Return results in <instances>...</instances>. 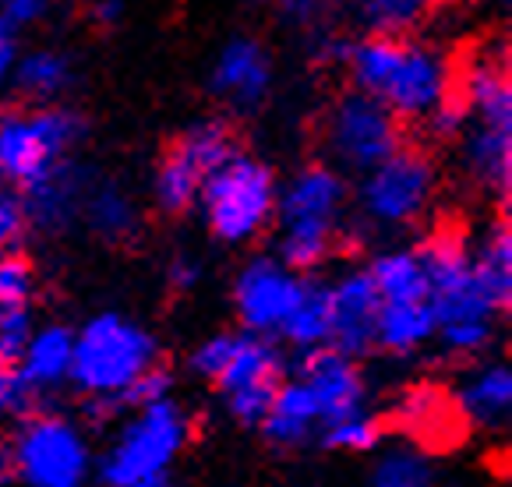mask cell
<instances>
[{"mask_svg":"<svg viewBox=\"0 0 512 487\" xmlns=\"http://www.w3.org/2000/svg\"><path fill=\"white\" fill-rule=\"evenodd\" d=\"M202 184H205V173L198 170L195 163H188V159L170 145L166 156L159 159L156 184H152V188H156V205L166 216H184V212L198 205Z\"/></svg>","mask_w":512,"mask_h":487,"instance_id":"obj_27","label":"cell"},{"mask_svg":"<svg viewBox=\"0 0 512 487\" xmlns=\"http://www.w3.org/2000/svg\"><path fill=\"white\" fill-rule=\"evenodd\" d=\"M435 191V163L428 152L407 149L392 152L385 163L368 170L361 184V205L375 223L403 226L424 212Z\"/></svg>","mask_w":512,"mask_h":487,"instance_id":"obj_8","label":"cell"},{"mask_svg":"<svg viewBox=\"0 0 512 487\" xmlns=\"http://www.w3.org/2000/svg\"><path fill=\"white\" fill-rule=\"evenodd\" d=\"M276 177L262 159L248 152H234L216 173L202 184L198 205L205 223L226 244H244L258 237L276 216Z\"/></svg>","mask_w":512,"mask_h":487,"instance_id":"obj_2","label":"cell"},{"mask_svg":"<svg viewBox=\"0 0 512 487\" xmlns=\"http://www.w3.org/2000/svg\"><path fill=\"white\" fill-rule=\"evenodd\" d=\"M230 346H234V336L230 332H223V336H212L205 339L202 346H198L195 353H191V371L202 378H209V382H216L219 371L226 368V357H230Z\"/></svg>","mask_w":512,"mask_h":487,"instance_id":"obj_37","label":"cell"},{"mask_svg":"<svg viewBox=\"0 0 512 487\" xmlns=\"http://www.w3.org/2000/svg\"><path fill=\"white\" fill-rule=\"evenodd\" d=\"M460 138H463V159H467L474 180L484 184L488 191H495L505 205L512 191V131L474 124Z\"/></svg>","mask_w":512,"mask_h":487,"instance_id":"obj_20","label":"cell"},{"mask_svg":"<svg viewBox=\"0 0 512 487\" xmlns=\"http://www.w3.org/2000/svg\"><path fill=\"white\" fill-rule=\"evenodd\" d=\"M25 223L29 219H25L22 198L0 191V251H15V244L25 233Z\"/></svg>","mask_w":512,"mask_h":487,"instance_id":"obj_38","label":"cell"},{"mask_svg":"<svg viewBox=\"0 0 512 487\" xmlns=\"http://www.w3.org/2000/svg\"><path fill=\"white\" fill-rule=\"evenodd\" d=\"M325 138L339 163L368 173L403 149V120L375 96L354 89L332 103Z\"/></svg>","mask_w":512,"mask_h":487,"instance_id":"obj_6","label":"cell"},{"mask_svg":"<svg viewBox=\"0 0 512 487\" xmlns=\"http://www.w3.org/2000/svg\"><path fill=\"white\" fill-rule=\"evenodd\" d=\"M53 0H0V18H8L15 29L22 25H32L50 11Z\"/></svg>","mask_w":512,"mask_h":487,"instance_id":"obj_41","label":"cell"},{"mask_svg":"<svg viewBox=\"0 0 512 487\" xmlns=\"http://www.w3.org/2000/svg\"><path fill=\"white\" fill-rule=\"evenodd\" d=\"M85 138V117L64 106L0 117V173L29 188L46 170L64 163Z\"/></svg>","mask_w":512,"mask_h":487,"instance_id":"obj_3","label":"cell"},{"mask_svg":"<svg viewBox=\"0 0 512 487\" xmlns=\"http://www.w3.org/2000/svg\"><path fill=\"white\" fill-rule=\"evenodd\" d=\"M368 487H438V477L417 449H392L375 463Z\"/></svg>","mask_w":512,"mask_h":487,"instance_id":"obj_30","label":"cell"},{"mask_svg":"<svg viewBox=\"0 0 512 487\" xmlns=\"http://www.w3.org/2000/svg\"><path fill=\"white\" fill-rule=\"evenodd\" d=\"M170 389H174V375H170V368H163L156 360L152 368H145L128 389L117 392L113 399H117L121 413H128V410H142V406H149V403H159V399H170Z\"/></svg>","mask_w":512,"mask_h":487,"instance_id":"obj_34","label":"cell"},{"mask_svg":"<svg viewBox=\"0 0 512 487\" xmlns=\"http://www.w3.org/2000/svg\"><path fill=\"white\" fill-rule=\"evenodd\" d=\"M15 85L32 99H53L71 85V60L57 50H36L29 57H18Z\"/></svg>","mask_w":512,"mask_h":487,"instance_id":"obj_29","label":"cell"},{"mask_svg":"<svg viewBox=\"0 0 512 487\" xmlns=\"http://www.w3.org/2000/svg\"><path fill=\"white\" fill-rule=\"evenodd\" d=\"M32 262L18 251H0V311H25L32 300Z\"/></svg>","mask_w":512,"mask_h":487,"instance_id":"obj_32","label":"cell"},{"mask_svg":"<svg viewBox=\"0 0 512 487\" xmlns=\"http://www.w3.org/2000/svg\"><path fill=\"white\" fill-rule=\"evenodd\" d=\"M124 487H170V484H166L163 473H156V477H142V480H135V484H124Z\"/></svg>","mask_w":512,"mask_h":487,"instance_id":"obj_47","label":"cell"},{"mask_svg":"<svg viewBox=\"0 0 512 487\" xmlns=\"http://www.w3.org/2000/svg\"><path fill=\"white\" fill-rule=\"evenodd\" d=\"M347 202V184L332 166L315 163L304 166L287 191L276 198V212L283 230L287 226H308V230H332L336 233L339 209Z\"/></svg>","mask_w":512,"mask_h":487,"instance_id":"obj_13","label":"cell"},{"mask_svg":"<svg viewBox=\"0 0 512 487\" xmlns=\"http://www.w3.org/2000/svg\"><path fill=\"white\" fill-rule=\"evenodd\" d=\"M159 357L156 336L131 318L106 311L75 332L71 353V382L85 396H117Z\"/></svg>","mask_w":512,"mask_h":487,"instance_id":"obj_1","label":"cell"},{"mask_svg":"<svg viewBox=\"0 0 512 487\" xmlns=\"http://www.w3.org/2000/svg\"><path fill=\"white\" fill-rule=\"evenodd\" d=\"M452 75L445 68V60L435 50L421 43H407L403 46V57L392 71L389 85L382 89L378 103H385L400 120H414V117H428L438 106V99L449 92Z\"/></svg>","mask_w":512,"mask_h":487,"instance_id":"obj_10","label":"cell"},{"mask_svg":"<svg viewBox=\"0 0 512 487\" xmlns=\"http://www.w3.org/2000/svg\"><path fill=\"white\" fill-rule=\"evenodd\" d=\"M297 293H301V276L283 269L276 258L248 262L234 286L237 315H241L244 329L255 336L279 332V325L287 322L290 308L297 304Z\"/></svg>","mask_w":512,"mask_h":487,"instance_id":"obj_9","label":"cell"},{"mask_svg":"<svg viewBox=\"0 0 512 487\" xmlns=\"http://www.w3.org/2000/svg\"><path fill=\"white\" fill-rule=\"evenodd\" d=\"M350 39L339 36V32H325L315 43V64H325V68H336V64H347L350 57Z\"/></svg>","mask_w":512,"mask_h":487,"instance_id":"obj_42","label":"cell"},{"mask_svg":"<svg viewBox=\"0 0 512 487\" xmlns=\"http://www.w3.org/2000/svg\"><path fill=\"white\" fill-rule=\"evenodd\" d=\"M89 173L75 163H57L53 170H46L39 180H32L25 188L22 209L25 219L36 226H46V230H57V226L71 223L75 212H82L85 191H89Z\"/></svg>","mask_w":512,"mask_h":487,"instance_id":"obj_15","label":"cell"},{"mask_svg":"<svg viewBox=\"0 0 512 487\" xmlns=\"http://www.w3.org/2000/svg\"><path fill=\"white\" fill-rule=\"evenodd\" d=\"M174 149L181 152L188 163H195L198 170L205 173V180H209L226 159L234 156V152H241L237 149L234 128H230L226 120H198V124H191V128L177 138Z\"/></svg>","mask_w":512,"mask_h":487,"instance_id":"obj_28","label":"cell"},{"mask_svg":"<svg viewBox=\"0 0 512 487\" xmlns=\"http://www.w3.org/2000/svg\"><path fill=\"white\" fill-rule=\"evenodd\" d=\"M438 336H442L445 350L456 353V357H477V353L491 346L495 329H491L488 318H467V322L438 325Z\"/></svg>","mask_w":512,"mask_h":487,"instance_id":"obj_35","label":"cell"},{"mask_svg":"<svg viewBox=\"0 0 512 487\" xmlns=\"http://www.w3.org/2000/svg\"><path fill=\"white\" fill-rule=\"evenodd\" d=\"M279 382H283V353H279V346L265 336H255V332L234 336L226 368L216 378L234 420H241L244 428H258L265 413H269Z\"/></svg>","mask_w":512,"mask_h":487,"instance_id":"obj_7","label":"cell"},{"mask_svg":"<svg viewBox=\"0 0 512 487\" xmlns=\"http://www.w3.org/2000/svg\"><path fill=\"white\" fill-rule=\"evenodd\" d=\"M29 403H32V396L22 385V378H18V371L0 360V417H8V413H25Z\"/></svg>","mask_w":512,"mask_h":487,"instance_id":"obj_40","label":"cell"},{"mask_svg":"<svg viewBox=\"0 0 512 487\" xmlns=\"http://www.w3.org/2000/svg\"><path fill=\"white\" fill-rule=\"evenodd\" d=\"M18 53H22V43H18V29L0 18V82H8V75H15Z\"/></svg>","mask_w":512,"mask_h":487,"instance_id":"obj_43","label":"cell"},{"mask_svg":"<svg viewBox=\"0 0 512 487\" xmlns=\"http://www.w3.org/2000/svg\"><path fill=\"white\" fill-rule=\"evenodd\" d=\"M382 304H410V300H428V276H424L421 255L410 248L378 255L368 269Z\"/></svg>","mask_w":512,"mask_h":487,"instance_id":"obj_25","label":"cell"},{"mask_svg":"<svg viewBox=\"0 0 512 487\" xmlns=\"http://www.w3.org/2000/svg\"><path fill=\"white\" fill-rule=\"evenodd\" d=\"M71 353H75V332L68 325H43L32 329L29 343H25L22 357H18L15 371L29 396L36 399L39 392L53 389V385L68 382L71 375Z\"/></svg>","mask_w":512,"mask_h":487,"instance_id":"obj_17","label":"cell"},{"mask_svg":"<svg viewBox=\"0 0 512 487\" xmlns=\"http://www.w3.org/2000/svg\"><path fill=\"white\" fill-rule=\"evenodd\" d=\"M212 96L226 99L237 110H255L272 89V60L258 39H230L219 50L216 68L209 75Z\"/></svg>","mask_w":512,"mask_h":487,"instance_id":"obj_14","label":"cell"},{"mask_svg":"<svg viewBox=\"0 0 512 487\" xmlns=\"http://www.w3.org/2000/svg\"><path fill=\"white\" fill-rule=\"evenodd\" d=\"M166 279H170V286H174L177 293H188V290H195V283L202 279V265L191 255H174V262L166 269Z\"/></svg>","mask_w":512,"mask_h":487,"instance_id":"obj_44","label":"cell"},{"mask_svg":"<svg viewBox=\"0 0 512 487\" xmlns=\"http://www.w3.org/2000/svg\"><path fill=\"white\" fill-rule=\"evenodd\" d=\"M339 4H343V0H276L279 15L287 18V22H297V25L322 22V18H329Z\"/></svg>","mask_w":512,"mask_h":487,"instance_id":"obj_39","label":"cell"},{"mask_svg":"<svg viewBox=\"0 0 512 487\" xmlns=\"http://www.w3.org/2000/svg\"><path fill=\"white\" fill-rule=\"evenodd\" d=\"M396 420H400V428L417 445H428V449H449L463 428V417L456 410V403L442 389H435V385L410 389L403 396V403L396 406Z\"/></svg>","mask_w":512,"mask_h":487,"instance_id":"obj_16","label":"cell"},{"mask_svg":"<svg viewBox=\"0 0 512 487\" xmlns=\"http://www.w3.org/2000/svg\"><path fill=\"white\" fill-rule=\"evenodd\" d=\"M184 438H188V417H184L181 406L170 403V399L142 406L124 424L117 442L103 456L99 477L110 487H124L142 477H156V473H163L166 466L174 463Z\"/></svg>","mask_w":512,"mask_h":487,"instance_id":"obj_4","label":"cell"},{"mask_svg":"<svg viewBox=\"0 0 512 487\" xmlns=\"http://www.w3.org/2000/svg\"><path fill=\"white\" fill-rule=\"evenodd\" d=\"M329 290H332L329 346L339 353H347L350 360L371 353L375 350V325H378V311H382V297H378L368 269L347 272Z\"/></svg>","mask_w":512,"mask_h":487,"instance_id":"obj_12","label":"cell"},{"mask_svg":"<svg viewBox=\"0 0 512 487\" xmlns=\"http://www.w3.org/2000/svg\"><path fill=\"white\" fill-rule=\"evenodd\" d=\"M456 410H460L463 424H481V428H505L512 410V371L509 364H484L477 368L460 392L452 396Z\"/></svg>","mask_w":512,"mask_h":487,"instance_id":"obj_18","label":"cell"},{"mask_svg":"<svg viewBox=\"0 0 512 487\" xmlns=\"http://www.w3.org/2000/svg\"><path fill=\"white\" fill-rule=\"evenodd\" d=\"M15 477L29 487H82L89 473V445L71 420L57 413H32L22 420L15 442Z\"/></svg>","mask_w":512,"mask_h":487,"instance_id":"obj_5","label":"cell"},{"mask_svg":"<svg viewBox=\"0 0 512 487\" xmlns=\"http://www.w3.org/2000/svg\"><path fill=\"white\" fill-rule=\"evenodd\" d=\"M438 332V318L428 300H410V304H382L375 325V346L389 353H410L424 346Z\"/></svg>","mask_w":512,"mask_h":487,"instance_id":"obj_22","label":"cell"},{"mask_svg":"<svg viewBox=\"0 0 512 487\" xmlns=\"http://www.w3.org/2000/svg\"><path fill=\"white\" fill-rule=\"evenodd\" d=\"M82 216H85V223H89L103 240H110V244H124V240H131L138 230L135 202H131L113 180L89 184L85 202H82Z\"/></svg>","mask_w":512,"mask_h":487,"instance_id":"obj_24","label":"cell"},{"mask_svg":"<svg viewBox=\"0 0 512 487\" xmlns=\"http://www.w3.org/2000/svg\"><path fill=\"white\" fill-rule=\"evenodd\" d=\"M15 480V456H11V445H0V487Z\"/></svg>","mask_w":512,"mask_h":487,"instance_id":"obj_46","label":"cell"},{"mask_svg":"<svg viewBox=\"0 0 512 487\" xmlns=\"http://www.w3.org/2000/svg\"><path fill=\"white\" fill-rule=\"evenodd\" d=\"M474 272L481 279L484 293L491 297L498 311L509 308L512 300V230L509 219H498L488 230V237L481 240V251L474 258Z\"/></svg>","mask_w":512,"mask_h":487,"instance_id":"obj_26","label":"cell"},{"mask_svg":"<svg viewBox=\"0 0 512 487\" xmlns=\"http://www.w3.org/2000/svg\"><path fill=\"white\" fill-rule=\"evenodd\" d=\"M279 336H287L297 350L329 346L332 336V290L315 279H301L297 304L290 308L287 322L279 325Z\"/></svg>","mask_w":512,"mask_h":487,"instance_id":"obj_21","label":"cell"},{"mask_svg":"<svg viewBox=\"0 0 512 487\" xmlns=\"http://www.w3.org/2000/svg\"><path fill=\"white\" fill-rule=\"evenodd\" d=\"M318 424H322V417H318L315 396L301 378H294V382H279L269 413L258 428H262L265 442L279 445V449H297L308 442Z\"/></svg>","mask_w":512,"mask_h":487,"instance_id":"obj_19","label":"cell"},{"mask_svg":"<svg viewBox=\"0 0 512 487\" xmlns=\"http://www.w3.org/2000/svg\"><path fill=\"white\" fill-rule=\"evenodd\" d=\"M431 0H361V15L368 25L385 36H400L407 25H414L424 15Z\"/></svg>","mask_w":512,"mask_h":487,"instance_id":"obj_33","label":"cell"},{"mask_svg":"<svg viewBox=\"0 0 512 487\" xmlns=\"http://www.w3.org/2000/svg\"><path fill=\"white\" fill-rule=\"evenodd\" d=\"M32 336V315L25 311H0V360L15 368L25 343Z\"/></svg>","mask_w":512,"mask_h":487,"instance_id":"obj_36","label":"cell"},{"mask_svg":"<svg viewBox=\"0 0 512 487\" xmlns=\"http://www.w3.org/2000/svg\"><path fill=\"white\" fill-rule=\"evenodd\" d=\"M121 18H124L121 0H96V4H92V22H96L99 29H113V25H121Z\"/></svg>","mask_w":512,"mask_h":487,"instance_id":"obj_45","label":"cell"},{"mask_svg":"<svg viewBox=\"0 0 512 487\" xmlns=\"http://www.w3.org/2000/svg\"><path fill=\"white\" fill-rule=\"evenodd\" d=\"M385 424L371 413H354V417H343L336 424H325L322 431V445L325 449H339V452H368L382 442Z\"/></svg>","mask_w":512,"mask_h":487,"instance_id":"obj_31","label":"cell"},{"mask_svg":"<svg viewBox=\"0 0 512 487\" xmlns=\"http://www.w3.org/2000/svg\"><path fill=\"white\" fill-rule=\"evenodd\" d=\"M403 46H407V39L385 36V32H371L368 39L350 46L347 68L350 78H354V89L368 92L375 99L382 96V89L389 85L392 71H396V64L403 57Z\"/></svg>","mask_w":512,"mask_h":487,"instance_id":"obj_23","label":"cell"},{"mask_svg":"<svg viewBox=\"0 0 512 487\" xmlns=\"http://www.w3.org/2000/svg\"><path fill=\"white\" fill-rule=\"evenodd\" d=\"M297 378L315 396L322 424H336V420L354 417V413L364 410V378L347 353L332 350V346L304 350L301 375Z\"/></svg>","mask_w":512,"mask_h":487,"instance_id":"obj_11","label":"cell"}]
</instances>
